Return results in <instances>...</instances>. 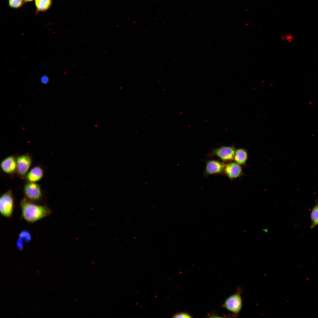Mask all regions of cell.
Masks as SVG:
<instances>
[{
  "label": "cell",
  "mask_w": 318,
  "mask_h": 318,
  "mask_svg": "<svg viewBox=\"0 0 318 318\" xmlns=\"http://www.w3.org/2000/svg\"><path fill=\"white\" fill-rule=\"evenodd\" d=\"M21 216L26 221L34 223L49 216L52 213L51 210L46 206L35 204L24 198L20 204Z\"/></svg>",
  "instance_id": "6da1fadb"
},
{
  "label": "cell",
  "mask_w": 318,
  "mask_h": 318,
  "mask_svg": "<svg viewBox=\"0 0 318 318\" xmlns=\"http://www.w3.org/2000/svg\"><path fill=\"white\" fill-rule=\"evenodd\" d=\"M243 290L240 286L237 287L236 292L229 297L225 300L222 307L233 313V317H237L242 307V300L241 296Z\"/></svg>",
  "instance_id": "7a4b0ae2"
},
{
  "label": "cell",
  "mask_w": 318,
  "mask_h": 318,
  "mask_svg": "<svg viewBox=\"0 0 318 318\" xmlns=\"http://www.w3.org/2000/svg\"><path fill=\"white\" fill-rule=\"evenodd\" d=\"M14 205L13 193L9 190L0 197V213L4 217L9 218L13 214Z\"/></svg>",
  "instance_id": "3957f363"
},
{
  "label": "cell",
  "mask_w": 318,
  "mask_h": 318,
  "mask_svg": "<svg viewBox=\"0 0 318 318\" xmlns=\"http://www.w3.org/2000/svg\"><path fill=\"white\" fill-rule=\"evenodd\" d=\"M23 193L25 198L34 203L39 201L42 196L41 187L36 183L28 182L24 187Z\"/></svg>",
  "instance_id": "277c9868"
},
{
  "label": "cell",
  "mask_w": 318,
  "mask_h": 318,
  "mask_svg": "<svg viewBox=\"0 0 318 318\" xmlns=\"http://www.w3.org/2000/svg\"><path fill=\"white\" fill-rule=\"evenodd\" d=\"M236 149L234 145L222 146L213 150L209 154L210 156H216L224 162L234 160Z\"/></svg>",
  "instance_id": "5b68a950"
},
{
  "label": "cell",
  "mask_w": 318,
  "mask_h": 318,
  "mask_svg": "<svg viewBox=\"0 0 318 318\" xmlns=\"http://www.w3.org/2000/svg\"><path fill=\"white\" fill-rule=\"evenodd\" d=\"M16 172L20 177L25 176L32 164V159L28 153H25L16 158Z\"/></svg>",
  "instance_id": "8992f818"
},
{
  "label": "cell",
  "mask_w": 318,
  "mask_h": 318,
  "mask_svg": "<svg viewBox=\"0 0 318 318\" xmlns=\"http://www.w3.org/2000/svg\"><path fill=\"white\" fill-rule=\"evenodd\" d=\"M224 173L231 180L234 179L244 174L241 166L235 162L225 164Z\"/></svg>",
  "instance_id": "52a82bcc"
},
{
  "label": "cell",
  "mask_w": 318,
  "mask_h": 318,
  "mask_svg": "<svg viewBox=\"0 0 318 318\" xmlns=\"http://www.w3.org/2000/svg\"><path fill=\"white\" fill-rule=\"evenodd\" d=\"M225 164L220 161L212 160L207 161L205 170L206 175L224 173Z\"/></svg>",
  "instance_id": "ba28073f"
},
{
  "label": "cell",
  "mask_w": 318,
  "mask_h": 318,
  "mask_svg": "<svg viewBox=\"0 0 318 318\" xmlns=\"http://www.w3.org/2000/svg\"><path fill=\"white\" fill-rule=\"evenodd\" d=\"M16 158L14 155H11L4 159L0 163L2 171L8 174H12L16 172Z\"/></svg>",
  "instance_id": "9c48e42d"
},
{
  "label": "cell",
  "mask_w": 318,
  "mask_h": 318,
  "mask_svg": "<svg viewBox=\"0 0 318 318\" xmlns=\"http://www.w3.org/2000/svg\"><path fill=\"white\" fill-rule=\"evenodd\" d=\"M44 174L42 168L39 165H36L28 171L25 177L28 182L36 183L42 178Z\"/></svg>",
  "instance_id": "30bf717a"
},
{
  "label": "cell",
  "mask_w": 318,
  "mask_h": 318,
  "mask_svg": "<svg viewBox=\"0 0 318 318\" xmlns=\"http://www.w3.org/2000/svg\"><path fill=\"white\" fill-rule=\"evenodd\" d=\"M248 159V153L246 150L244 148L236 150L234 160L235 162L242 165H245Z\"/></svg>",
  "instance_id": "8fae6325"
},
{
  "label": "cell",
  "mask_w": 318,
  "mask_h": 318,
  "mask_svg": "<svg viewBox=\"0 0 318 318\" xmlns=\"http://www.w3.org/2000/svg\"><path fill=\"white\" fill-rule=\"evenodd\" d=\"M52 3V0H35L37 12L44 11L48 9Z\"/></svg>",
  "instance_id": "7c38bea8"
},
{
  "label": "cell",
  "mask_w": 318,
  "mask_h": 318,
  "mask_svg": "<svg viewBox=\"0 0 318 318\" xmlns=\"http://www.w3.org/2000/svg\"><path fill=\"white\" fill-rule=\"evenodd\" d=\"M311 228H313L318 225V203L313 208L311 214Z\"/></svg>",
  "instance_id": "4fadbf2b"
},
{
  "label": "cell",
  "mask_w": 318,
  "mask_h": 318,
  "mask_svg": "<svg viewBox=\"0 0 318 318\" xmlns=\"http://www.w3.org/2000/svg\"><path fill=\"white\" fill-rule=\"evenodd\" d=\"M24 2V0H9V4L10 7L17 9L21 7Z\"/></svg>",
  "instance_id": "5bb4252c"
},
{
  "label": "cell",
  "mask_w": 318,
  "mask_h": 318,
  "mask_svg": "<svg viewBox=\"0 0 318 318\" xmlns=\"http://www.w3.org/2000/svg\"><path fill=\"white\" fill-rule=\"evenodd\" d=\"M173 318H192V316L188 313L186 312H182L177 313L174 314Z\"/></svg>",
  "instance_id": "9a60e30c"
},
{
  "label": "cell",
  "mask_w": 318,
  "mask_h": 318,
  "mask_svg": "<svg viewBox=\"0 0 318 318\" xmlns=\"http://www.w3.org/2000/svg\"><path fill=\"white\" fill-rule=\"evenodd\" d=\"M41 80L44 84H47L49 81L48 77L46 75H43L41 77Z\"/></svg>",
  "instance_id": "2e32d148"
},
{
  "label": "cell",
  "mask_w": 318,
  "mask_h": 318,
  "mask_svg": "<svg viewBox=\"0 0 318 318\" xmlns=\"http://www.w3.org/2000/svg\"><path fill=\"white\" fill-rule=\"evenodd\" d=\"M24 2H28L32 1L33 0H24Z\"/></svg>",
  "instance_id": "e0dca14e"
}]
</instances>
